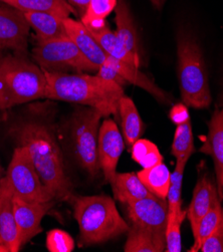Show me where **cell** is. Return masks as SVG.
Segmentation results:
<instances>
[{
  "label": "cell",
  "instance_id": "22",
  "mask_svg": "<svg viewBox=\"0 0 223 252\" xmlns=\"http://www.w3.org/2000/svg\"><path fill=\"white\" fill-rule=\"evenodd\" d=\"M90 31V30H89ZM96 41L100 43L103 49L108 56L117 59L121 62L127 63L130 64L140 65V57L134 55L124 44V42L118 37L116 32H112L108 25L97 31H90Z\"/></svg>",
  "mask_w": 223,
  "mask_h": 252
},
{
  "label": "cell",
  "instance_id": "3",
  "mask_svg": "<svg viewBox=\"0 0 223 252\" xmlns=\"http://www.w3.org/2000/svg\"><path fill=\"white\" fill-rule=\"evenodd\" d=\"M73 216L79 225L82 246L107 242L130 229L110 196L76 197L73 199Z\"/></svg>",
  "mask_w": 223,
  "mask_h": 252
},
{
  "label": "cell",
  "instance_id": "18",
  "mask_svg": "<svg viewBox=\"0 0 223 252\" xmlns=\"http://www.w3.org/2000/svg\"><path fill=\"white\" fill-rule=\"evenodd\" d=\"M106 62L110 65H112L127 83L133 84L145 90L149 94H151L155 98H157L159 102H168L165 93L161 89H159L146 74L141 72L139 70V66L121 62L110 56H108Z\"/></svg>",
  "mask_w": 223,
  "mask_h": 252
},
{
  "label": "cell",
  "instance_id": "16",
  "mask_svg": "<svg viewBox=\"0 0 223 252\" xmlns=\"http://www.w3.org/2000/svg\"><path fill=\"white\" fill-rule=\"evenodd\" d=\"M218 196L216 187L208 180L205 176L199 178L193 191V197L188 209L186 210V217L190 222L192 234L196 231L197 226L202 217L210 209L214 199Z\"/></svg>",
  "mask_w": 223,
  "mask_h": 252
},
{
  "label": "cell",
  "instance_id": "8",
  "mask_svg": "<svg viewBox=\"0 0 223 252\" xmlns=\"http://www.w3.org/2000/svg\"><path fill=\"white\" fill-rule=\"evenodd\" d=\"M32 55L40 67L48 71L63 68L97 70V67L83 55L67 34L52 39H38Z\"/></svg>",
  "mask_w": 223,
  "mask_h": 252
},
{
  "label": "cell",
  "instance_id": "23",
  "mask_svg": "<svg viewBox=\"0 0 223 252\" xmlns=\"http://www.w3.org/2000/svg\"><path fill=\"white\" fill-rule=\"evenodd\" d=\"M5 3L21 12L56 13L64 18L76 13L66 0H6Z\"/></svg>",
  "mask_w": 223,
  "mask_h": 252
},
{
  "label": "cell",
  "instance_id": "21",
  "mask_svg": "<svg viewBox=\"0 0 223 252\" xmlns=\"http://www.w3.org/2000/svg\"><path fill=\"white\" fill-rule=\"evenodd\" d=\"M116 34L131 53L139 57V39L136 25L126 0H118L115 7Z\"/></svg>",
  "mask_w": 223,
  "mask_h": 252
},
{
  "label": "cell",
  "instance_id": "26",
  "mask_svg": "<svg viewBox=\"0 0 223 252\" xmlns=\"http://www.w3.org/2000/svg\"><path fill=\"white\" fill-rule=\"evenodd\" d=\"M222 217H223V210L220 204V198L219 196H217L214 199L208 212L202 217L199 224H198L196 231L193 233L194 244L189 251L191 252L200 251L202 244L204 243L206 238L216 228V226L218 225Z\"/></svg>",
  "mask_w": 223,
  "mask_h": 252
},
{
  "label": "cell",
  "instance_id": "5",
  "mask_svg": "<svg viewBox=\"0 0 223 252\" xmlns=\"http://www.w3.org/2000/svg\"><path fill=\"white\" fill-rule=\"evenodd\" d=\"M46 84L44 70L28 60L0 58V88L8 108L45 97Z\"/></svg>",
  "mask_w": 223,
  "mask_h": 252
},
{
  "label": "cell",
  "instance_id": "20",
  "mask_svg": "<svg viewBox=\"0 0 223 252\" xmlns=\"http://www.w3.org/2000/svg\"><path fill=\"white\" fill-rule=\"evenodd\" d=\"M30 27L34 30L38 39L45 40L66 34L64 17L48 12H22Z\"/></svg>",
  "mask_w": 223,
  "mask_h": 252
},
{
  "label": "cell",
  "instance_id": "37",
  "mask_svg": "<svg viewBox=\"0 0 223 252\" xmlns=\"http://www.w3.org/2000/svg\"><path fill=\"white\" fill-rule=\"evenodd\" d=\"M150 1L158 8V9H161L163 7V4L164 2L166 1V0H150Z\"/></svg>",
  "mask_w": 223,
  "mask_h": 252
},
{
  "label": "cell",
  "instance_id": "19",
  "mask_svg": "<svg viewBox=\"0 0 223 252\" xmlns=\"http://www.w3.org/2000/svg\"><path fill=\"white\" fill-rule=\"evenodd\" d=\"M122 120L123 138L128 146H132L136 141L141 139L145 127L140 117L138 109L129 96L124 95L119 103V111Z\"/></svg>",
  "mask_w": 223,
  "mask_h": 252
},
{
  "label": "cell",
  "instance_id": "28",
  "mask_svg": "<svg viewBox=\"0 0 223 252\" xmlns=\"http://www.w3.org/2000/svg\"><path fill=\"white\" fill-rule=\"evenodd\" d=\"M175 125H177V128L174 134V140L172 143V154L176 159H189L194 151L191 118L188 117L184 120L178 121Z\"/></svg>",
  "mask_w": 223,
  "mask_h": 252
},
{
  "label": "cell",
  "instance_id": "14",
  "mask_svg": "<svg viewBox=\"0 0 223 252\" xmlns=\"http://www.w3.org/2000/svg\"><path fill=\"white\" fill-rule=\"evenodd\" d=\"M208 134L200 152L212 158L216 173L217 192L219 198H223V107L215 110L209 125Z\"/></svg>",
  "mask_w": 223,
  "mask_h": 252
},
{
  "label": "cell",
  "instance_id": "31",
  "mask_svg": "<svg viewBox=\"0 0 223 252\" xmlns=\"http://www.w3.org/2000/svg\"><path fill=\"white\" fill-rule=\"evenodd\" d=\"M186 218V211H182L179 214L169 213L168 223L165 232L166 249L168 252H180L182 250L181 245V224Z\"/></svg>",
  "mask_w": 223,
  "mask_h": 252
},
{
  "label": "cell",
  "instance_id": "13",
  "mask_svg": "<svg viewBox=\"0 0 223 252\" xmlns=\"http://www.w3.org/2000/svg\"><path fill=\"white\" fill-rule=\"evenodd\" d=\"M30 29V24L21 11L0 7V49L26 50Z\"/></svg>",
  "mask_w": 223,
  "mask_h": 252
},
{
  "label": "cell",
  "instance_id": "12",
  "mask_svg": "<svg viewBox=\"0 0 223 252\" xmlns=\"http://www.w3.org/2000/svg\"><path fill=\"white\" fill-rule=\"evenodd\" d=\"M21 247L13 212V191L5 176L0 181V251L18 252Z\"/></svg>",
  "mask_w": 223,
  "mask_h": 252
},
{
  "label": "cell",
  "instance_id": "10",
  "mask_svg": "<svg viewBox=\"0 0 223 252\" xmlns=\"http://www.w3.org/2000/svg\"><path fill=\"white\" fill-rule=\"evenodd\" d=\"M124 138L117 124L111 119L100 126L97 140L98 161L107 182L112 184L117 174V166L124 151Z\"/></svg>",
  "mask_w": 223,
  "mask_h": 252
},
{
  "label": "cell",
  "instance_id": "39",
  "mask_svg": "<svg viewBox=\"0 0 223 252\" xmlns=\"http://www.w3.org/2000/svg\"><path fill=\"white\" fill-rule=\"evenodd\" d=\"M2 179V173H0V181H1Z\"/></svg>",
  "mask_w": 223,
  "mask_h": 252
},
{
  "label": "cell",
  "instance_id": "32",
  "mask_svg": "<svg viewBox=\"0 0 223 252\" xmlns=\"http://www.w3.org/2000/svg\"><path fill=\"white\" fill-rule=\"evenodd\" d=\"M46 248L49 252H71L74 249V240L67 232L53 229L46 234Z\"/></svg>",
  "mask_w": 223,
  "mask_h": 252
},
{
  "label": "cell",
  "instance_id": "30",
  "mask_svg": "<svg viewBox=\"0 0 223 252\" xmlns=\"http://www.w3.org/2000/svg\"><path fill=\"white\" fill-rule=\"evenodd\" d=\"M131 154L133 160L143 169L152 168L163 162L158 147L153 142L142 138L131 146Z\"/></svg>",
  "mask_w": 223,
  "mask_h": 252
},
{
  "label": "cell",
  "instance_id": "35",
  "mask_svg": "<svg viewBox=\"0 0 223 252\" xmlns=\"http://www.w3.org/2000/svg\"><path fill=\"white\" fill-rule=\"evenodd\" d=\"M70 3H72L73 5H76L79 9L82 10V15L85 13V11L87 10L90 1L91 0H68Z\"/></svg>",
  "mask_w": 223,
  "mask_h": 252
},
{
  "label": "cell",
  "instance_id": "24",
  "mask_svg": "<svg viewBox=\"0 0 223 252\" xmlns=\"http://www.w3.org/2000/svg\"><path fill=\"white\" fill-rule=\"evenodd\" d=\"M146 188L155 196L166 199L170 187L171 173L162 162L152 168L143 169L137 173Z\"/></svg>",
  "mask_w": 223,
  "mask_h": 252
},
{
  "label": "cell",
  "instance_id": "27",
  "mask_svg": "<svg viewBox=\"0 0 223 252\" xmlns=\"http://www.w3.org/2000/svg\"><path fill=\"white\" fill-rule=\"evenodd\" d=\"M118 0H91L90 4L82 15V22L90 31L104 28L106 18L115 10Z\"/></svg>",
  "mask_w": 223,
  "mask_h": 252
},
{
  "label": "cell",
  "instance_id": "33",
  "mask_svg": "<svg viewBox=\"0 0 223 252\" xmlns=\"http://www.w3.org/2000/svg\"><path fill=\"white\" fill-rule=\"evenodd\" d=\"M201 252H223V217L216 228L206 238L200 248Z\"/></svg>",
  "mask_w": 223,
  "mask_h": 252
},
{
  "label": "cell",
  "instance_id": "38",
  "mask_svg": "<svg viewBox=\"0 0 223 252\" xmlns=\"http://www.w3.org/2000/svg\"><path fill=\"white\" fill-rule=\"evenodd\" d=\"M0 173H3V169L1 167V163H0Z\"/></svg>",
  "mask_w": 223,
  "mask_h": 252
},
{
  "label": "cell",
  "instance_id": "11",
  "mask_svg": "<svg viewBox=\"0 0 223 252\" xmlns=\"http://www.w3.org/2000/svg\"><path fill=\"white\" fill-rule=\"evenodd\" d=\"M52 202H28L13 195V212L20 236L21 246L26 245L41 232V220L52 209Z\"/></svg>",
  "mask_w": 223,
  "mask_h": 252
},
{
  "label": "cell",
  "instance_id": "40",
  "mask_svg": "<svg viewBox=\"0 0 223 252\" xmlns=\"http://www.w3.org/2000/svg\"><path fill=\"white\" fill-rule=\"evenodd\" d=\"M221 104H222V106H223V95H222V97H221Z\"/></svg>",
  "mask_w": 223,
  "mask_h": 252
},
{
  "label": "cell",
  "instance_id": "2",
  "mask_svg": "<svg viewBox=\"0 0 223 252\" xmlns=\"http://www.w3.org/2000/svg\"><path fill=\"white\" fill-rule=\"evenodd\" d=\"M43 70L47 82L45 97L88 106L102 113L104 117L118 113L124 90L117 83L96 74Z\"/></svg>",
  "mask_w": 223,
  "mask_h": 252
},
{
  "label": "cell",
  "instance_id": "29",
  "mask_svg": "<svg viewBox=\"0 0 223 252\" xmlns=\"http://www.w3.org/2000/svg\"><path fill=\"white\" fill-rule=\"evenodd\" d=\"M188 158H179L176 159L175 170L171 173L170 187L167 195V202L169 213H181L182 210V199H181V191H182V182H183V174L188 162Z\"/></svg>",
  "mask_w": 223,
  "mask_h": 252
},
{
  "label": "cell",
  "instance_id": "1",
  "mask_svg": "<svg viewBox=\"0 0 223 252\" xmlns=\"http://www.w3.org/2000/svg\"><path fill=\"white\" fill-rule=\"evenodd\" d=\"M19 146L29 150L39 178L55 200L72 197V184L66 175L62 151L53 129L39 120L19 123L12 129Z\"/></svg>",
  "mask_w": 223,
  "mask_h": 252
},
{
  "label": "cell",
  "instance_id": "15",
  "mask_svg": "<svg viewBox=\"0 0 223 252\" xmlns=\"http://www.w3.org/2000/svg\"><path fill=\"white\" fill-rule=\"evenodd\" d=\"M64 29L68 37L83 55L97 68L107 60L108 55L82 21L70 17L64 19Z\"/></svg>",
  "mask_w": 223,
  "mask_h": 252
},
{
  "label": "cell",
  "instance_id": "17",
  "mask_svg": "<svg viewBox=\"0 0 223 252\" xmlns=\"http://www.w3.org/2000/svg\"><path fill=\"white\" fill-rule=\"evenodd\" d=\"M111 185L115 199L122 203L128 204L154 195L142 183L137 173H117Z\"/></svg>",
  "mask_w": 223,
  "mask_h": 252
},
{
  "label": "cell",
  "instance_id": "34",
  "mask_svg": "<svg viewBox=\"0 0 223 252\" xmlns=\"http://www.w3.org/2000/svg\"><path fill=\"white\" fill-rule=\"evenodd\" d=\"M96 75H98L100 78L105 79L107 81L115 82L118 85H120L121 87H123L124 85L127 84V82L121 77L119 72L112 65H110L106 61L100 65V67L97 68Z\"/></svg>",
  "mask_w": 223,
  "mask_h": 252
},
{
  "label": "cell",
  "instance_id": "36",
  "mask_svg": "<svg viewBox=\"0 0 223 252\" xmlns=\"http://www.w3.org/2000/svg\"><path fill=\"white\" fill-rule=\"evenodd\" d=\"M4 109H8V107L6 104V100L4 98L3 93L1 91V88H0V110H4Z\"/></svg>",
  "mask_w": 223,
  "mask_h": 252
},
{
  "label": "cell",
  "instance_id": "7",
  "mask_svg": "<svg viewBox=\"0 0 223 252\" xmlns=\"http://www.w3.org/2000/svg\"><path fill=\"white\" fill-rule=\"evenodd\" d=\"M6 178L13 195L24 201L39 203L55 201L42 184L26 147L15 148Z\"/></svg>",
  "mask_w": 223,
  "mask_h": 252
},
{
  "label": "cell",
  "instance_id": "25",
  "mask_svg": "<svg viewBox=\"0 0 223 252\" xmlns=\"http://www.w3.org/2000/svg\"><path fill=\"white\" fill-rule=\"evenodd\" d=\"M165 249V239H161L134 225L128 231L127 242L124 247L126 252H162Z\"/></svg>",
  "mask_w": 223,
  "mask_h": 252
},
{
  "label": "cell",
  "instance_id": "6",
  "mask_svg": "<svg viewBox=\"0 0 223 252\" xmlns=\"http://www.w3.org/2000/svg\"><path fill=\"white\" fill-rule=\"evenodd\" d=\"M103 117L102 113L89 107L78 109L71 118L70 134L74 156L92 177L96 176L101 170L97 140Z\"/></svg>",
  "mask_w": 223,
  "mask_h": 252
},
{
  "label": "cell",
  "instance_id": "9",
  "mask_svg": "<svg viewBox=\"0 0 223 252\" xmlns=\"http://www.w3.org/2000/svg\"><path fill=\"white\" fill-rule=\"evenodd\" d=\"M127 205L129 219L134 226L165 239L169 214L166 199L153 195L130 202Z\"/></svg>",
  "mask_w": 223,
  "mask_h": 252
},
{
  "label": "cell",
  "instance_id": "41",
  "mask_svg": "<svg viewBox=\"0 0 223 252\" xmlns=\"http://www.w3.org/2000/svg\"><path fill=\"white\" fill-rule=\"evenodd\" d=\"M0 1H4V2H5V1H6V0H0Z\"/></svg>",
  "mask_w": 223,
  "mask_h": 252
},
{
  "label": "cell",
  "instance_id": "4",
  "mask_svg": "<svg viewBox=\"0 0 223 252\" xmlns=\"http://www.w3.org/2000/svg\"><path fill=\"white\" fill-rule=\"evenodd\" d=\"M178 78L183 104L194 109H206L211 104V94L202 52L188 33L177 37Z\"/></svg>",
  "mask_w": 223,
  "mask_h": 252
}]
</instances>
